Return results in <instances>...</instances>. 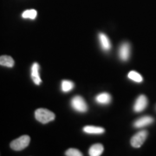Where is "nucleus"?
I'll return each mask as SVG.
<instances>
[{
  "label": "nucleus",
  "instance_id": "obj_1",
  "mask_svg": "<svg viewBox=\"0 0 156 156\" xmlns=\"http://www.w3.org/2000/svg\"><path fill=\"white\" fill-rule=\"evenodd\" d=\"M35 117L39 122L46 124L55 120V114L45 108H38L35 112Z\"/></svg>",
  "mask_w": 156,
  "mask_h": 156
},
{
  "label": "nucleus",
  "instance_id": "obj_2",
  "mask_svg": "<svg viewBox=\"0 0 156 156\" xmlns=\"http://www.w3.org/2000/svg\"><path fill=\"white\" fill-rule=\"evenodd\" d=\"M30 138L28 135H23L21 137L14 140L13 141L11 142V149L15 151H21L27 147L30 144Z\"/></svg>",
  "mask_w": 156,
  "mask_h": 156
},
{
  "label": "nucleus",
  "instance_id": "obj_3",
  "mask_svg": "<svg viewBox=\"0 0 156 156\" xmlns=\"http://www.w3.org/2000/svg\"><path fill=\"white\" fill-rule=\"evenodd\" d=\"M71 107L74 110L80 113H85L86 111H88V105L86 101L82 96L79 95L73 97L71 100Z\"/></svg>",
  "mask_w": 156,
  "mask_h": 156
},
{
  "label": "nucleus",
  "instance_id": "obj_4",
  "mask_svg": "<svg viewBox=\"0 0 156 156\" xmlns=\"http://www.w3.org/2000/svg\"><path fill=\"white\" fill-rule=\"evenodd\" d=\"M147 137V131H145V130L140 131L137 134H134L130 140L131 146L134 147H136V148L140 147L141 145L145 142Z\"/></svg>",
  "mask_w": 156,
  "mask_h": 156
},
{
  "label": "nucleus",
  "instance_id": "obj_5",
  "mask_svg": "<svg viewBox=\"0 0 156 156\" xmlns=\"http://www.w3.org/2000/svg\"><path fill=\"white\" fill-rule=\"evenodd\" d=\"M130 54H131V47H130V44L125 42V43H122L120 48H119V51H118V55H119V57L120 59L123 62L128 61L130 57Z\"/></svg>",
  "mask_w": 156,
  "mask_h": 156
},
{
  "label": "nucleus",
  "instance_id": "obj_6",
  "mask_svg": "<svg viewBox=\"0 0 156 156\" xmlns=\"http://www.w3.org/2000/svg\"><path fill=\"white\" fill-rule=\"evenodd\" d=\"M147 107V96L143 95L138 96V98L136 99L135 102H134V112L143 111Z\"/></svg>",
  "mask_w": 156,
  "mask_h": 156
},
{
  "label": "nucleus",
  "instance_id": "obj_7",
  "mask_svg": "<svg viewBox=\"0 0 156 156\" xmlns=\"http://www.w3.org/2000/svg\"><path fill=\"white\" fill-rule=\"evenodd\" d=\"M154 122V118L151 116H143L139 118L134 122V126L135 128H140L147 127Z\"/></svg>",
  "mask_w": 156,
  "mask_h": 156
},
{
  "label": "nucleus",
  "instance_id": "obj_8",
  "mask_svg": "<svg viewBox=\"0 0 156 156\" xmlns=\"http://www.w3.org/2000/svg\"><path fill=\"white\" fill-rule=\"evenodd\" d=\"M31 78L33 80L34 83L37 85H39L42 83V80L39 76V64L37 62H34L31 67Z\"/></svg>",
  "mask_w": 156,
  "mask_h": 156
},
{
  "label": "nucleus",
  "instance_id": "obj_9",
  "mask_svg": "<svg viewBox=\"0 0 156 156\" xmlns=\"http://www.w3.org/2000/svg\"><path fill=\"white\" fill-rule=\"evenodd\" d=\"M99 41H100L101 46V48H102L103 50L108 51L111 49V43H110L109 39H108V37H107L105 34H99Z\"/></svg>",
  "mask_w": 156,
  "mask_h": 156
},
{
  "label": "nucleus",
  "instance_id": "obj_10",
  "mask_svg": "<svg viewBox=\"0 0 156 156\" xmlns=\"http://www.w3.org/2000/svg\"><path fill=\"white\" fill-rule=\"evenodd\" d=\"M95 101L99 104L106 105L111 102V95L108 93H101L95 97Z\"/></svg>",
  "mask_w": 156,
  "mask_h": 156
},
{
  "label": "nucleus",
  "instance_id": "obj_11",
  "mask_svg": "<svg viewBox=\"0 0 156 156\" xmlns=\"http://www.w3.org/2000/svg\"><path fill=\"white\" fill-rule=\"evenodd\" d=\"M104 151V147L101 144H95L91 146L89 149V154L90 156H99Z\"/></svg>",
  "mask_w": 156,
  "mask_h": 156
},
{
  "label": "nucleus",
  "instance_id": "obj_12",
  "mask_svg": "<svg viewBox=\"0 0 156 156\" xmlns=\"http://www.w3.org/2000/svg\"><path fill=\"white\" fill-rule=\"evenodd\" d=\"M83 132L89 134H101L104 133V128L95 126H86L83 128Z\"/></svg>",
  "mask_w": 156,
  "mask_h": 156
},
{
  "label": "nucleus",
  "instance_id": "obj_13",
  "mask_svg": "<svg viewBox=\"0 0 156 156\" xmlns=\"http://www.w3.org/2000/svg\"><path fill=\"white\" fill-rule=\"evenodd\" d=\"M0 65L8 68H12L14 66V60L11 56H0Z\"/></svg>",
  "mask_w": 156,
  "mask_h": 156
},
{
  "label": "nucleus",
  "instance_id": "obj_14",
  "mask_svg": "<svg viewBox=\"0 0 156 156\" xmlns=\"http://www.w3.org/2000/svg\"><path fill=\"white\" fill-rule=\"evenodd\" d=\"M61 87L62 90L63 92H69V91H71V90L74 89L75 84L73 83L72 82H70V81L63 80V81L62 82Z\"/></svg>",
  "mask_w": 156,
  "mask_h": 156
},
{
  "label": "nucleus",
  "instance_id": "obj_15",
  "mask_svg": "<svg viewBox=\"0 0 156 156\" xmlns=\"http://www.w3.org/2000/svg\"><path fill=\"white\" fill-rule=\"evenodd\" d=\"M128 78L134 82H136V83H141L143 81V78L142 76L140 75L139 73H137L136 71H130L128 73Z\"/></svg>",
  "mask_w": 156,
  "mask_h": 156
},
{
  "label": "nucleus",
  "instance_id": "obj_16",
  "mask_svg": "<svg viewBox=\"0 0 156 156\" xmlns=\"http://www.w3.org/2000/svg\"><path fill=\"white\" fill-rule=\"evenodd\" d=\"M37 11L36 10H28L23 12L22 17L23 18H30V19H35L37 17Z\"/></svg>",
  "mask_w": 156,
  "mask_h": 156
},
{
  "label": "nucleus",
  "instance_id": "obj_17",
  "mask_svg": "<svg viewBox=\"0 0 156 156\" xmlns=\"http://www.w3.org/2000/svg\"><path fill=\"white\" fill-rule=\"evenodd\" d=\"M65 154L67 156H82L83 155V154L80 152L77 149H76V148H70V149H69V150L66 151V153H65Z\"/></svg>",
  "mask_w": 156,
  "mask_h": 156
}]
</instances>
